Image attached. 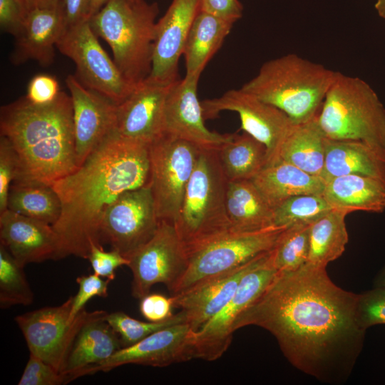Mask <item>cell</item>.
<instances>
[{"instance_id": "6da1fadb", "label": "cell", "mask_w": 385, "mask_h": 385, "mask_svg": "<svg viewBox=\"0 0 385 385\" xmlns=\"http://www.w3.org/2000/svg\"><path fill=\"white\" fill-rule=\"evenodd\" d=\"M357 297L336 285L326 267L307 262L294 271H277L233 330L249 325L266 329L295 368L321 382L341 384L365 339L356 318Z\"/></svg>"}, {"instance_id": "7a4b0ae2", "label": "cell", "mask_w": 385, "mask_h": 385, "mask_svg": "<svg viewBox=\"0 0 385 385\" xmlns=\"http://www.w3.org/2000/svg\"><path fill=\"white\" fill-rule=\"evenodd\" d=\"M149 181V145L109 133L80 166L52 185L61 202L52 225L59 240L57 260L88 259L93 245L101 246V223L108 207Z\"/></svg>"}, {"instance_id": "3957f363", "label": "cell", "mask_w": 385, "mask_h": 385, "mask_svg": "<svg viewBox=\"0 0 385 385\" xmlns=\"http://www.w3.org/2000/svg\"><path fill=\"white\" fill-rule=\"evenodd\" d=\"M0 131L18 158L13 183L52 186L78 168L72 101L63 91L45 105L24 97L1 106Z\"/></svg>"}, {"instance_id": "277c9868", "label": "cell", "mask_w": 385, "mask_h": 385, "mask_svg": "<svg viewBox=\"0 0 385 385\" xmlns=\"http://www.w3.org/2000/svg\"><path fill=\"white\" fill-rule=\"evenodd\" d=\"M334 74L322 64L289 53L263 63L240 88L301 123L318 114Z\"/></svg>"}, {"instance_id": "5b68a950", "label": "cell", "mask_w": 385, "mask_h": 385, "mask_svg": "<svg viewBox=\"0 0 385 385\" xmlns=\"http://www.w3.org/2000/svg\"><path fill=\"white\" fill-rule=\"evenodd\" d=\"M158 13L156 2L107 0L89 20L96 35L111 47L116 66L134 84L150 74Z\"/></svg>"}, {"instance_id": "8992f818", "label": "cell", "mask_w": 385, "mask_h": 385, "mask_svg": "<svg viewBox=\"0 0 385 385\" xmlns=\"http://www.w3.org/2000/svg\"><path fill=\"white\" fill-rule=\"evenodd\" d=\"M317 118L326 138L362 142L385 158V108L361 78L335 71Z\"/></svg>"}, {"instance_id": "52a82bcc", "label": "cell", "mask_w": 385, "mask_h": 385, "mask_svg": "<svg viewBox=\"0 0 385 385\" xmlns=\"http://www.w3.org/2000/svg\"><path fill=\"white\" fill-rule=\"evenodd\" d=\"M228 182L217 150L200 149L173 223L188 257L230 231L225 204Z\"/></svg>"}, {"instance_id": "ba28073f", "label": "cell", "mask_w": 385, "mask_h": 385, "mask_svg": "<svg viewBox=\"0 0 385 385\" xmlns=\"http://www.w3.org/2000/svg\"><path fill=\"white\" fill-rule=\"evenodd\" d=\"M286 227L238 232L229 231L189 255L187 268L169 290L171 295L235 270L272 251Z\"/></svg>"}, {"instance_id": "9c48e42d", "label": "cell", "mask_w": 385, "mask_h": 385, "mask_svg": "<svg viewBox=\"0 0 385 385\" xmlns=\"http://www.w3.org/2000/svg\"><path fill=\"white\" fill-rule=\"evenodd\" d=\"M97 37L89 21H85L65 29L56 48L74 62L76 76L85 87L119 104L136 84L124 76Z\"/></svg>"}, {"instance_id": "30bf717a", "label": "cell", "mask_w": 385, "mask_h": 385, "mask_svg": "<svg viewBox=\"0 0 385 385\" xmlns=\"http://www.w3.org/2000/svg\"><path fill=\"white\" fill-rule=\"evenodd\" d=\"M200 150L165 134L149 145V185L160 221H175Z\"/></svg>"}, {"instance_id": "8fae6325", "label": "cell", "mask_w": 385, "mask_h": 385, "mask_svg": "<svg viewBox=\"0 0 385 385\" xmlns=\"http://www.w3.org/2000/svg\"><path fill=\"white\" fill-rule=\"evenodd\" d=\"M277 272L272 250L257 260L243 275L226 305L194 332L195 359L215 361L222 356L232 342L237 318L264 292Z\"/></svg>"}, {"instance_id": "7c38bea8", "label": "cell", "mask_w": 385, "mask_h": 385, "mask_svg": "<svg viewBox=\"0 0 385 385\" xmlns=\"http://www.w3.org/2000/svg\"><path fill=\"white\" fill-rule=\"evenodd\" d=\"M73 296L62 304L42 307L14 318L29 351L61 372L73 343L82 326L93 315L82 309L70 317Z\"/></svg>"}, {"instance_id": "4fadbf2b", "label": "cell", "mask_w": 385, "mask_h": 385, "mask_svg": "<svg viewBox=\"0 0 385 385\" xmlns=\"http://www.w3.org/2000/svg\"><path fill=\"white\" fill-rule=\"evenodd\" d=\"M160 222L149 184L128 190L104 212L101 241L128 259L153 237Z\"/></svg>"}, {"instance_id": "5bb4252c", "label": "cell", "mask_w": 385, "mask_h": 385, "mask_svg": "<svg viewBox=\"0 0 385 385\" xmlns=\"http://www.w3.org/2000/svg\"><path fill=\"white\" fill-rule=\"evenodd\" d=\"M188 259L174 224L160 221L153 237L128 258L133 296L141 299L157 283L170 290L185 271Z\"/></svg>"}, {"instance_id": "9a60e30c", "label": "cell", "mask_w": 385, "mask_h": 385, "mask_svg": "<svg viewBox=\"0 0 385 385\" xmlns=\"http://www.w3.org/2000/svg\"><path fill=\"white\" fill-rule=\"evenodd\" d=\"M205 119L215 118L223 111L239 114L240 128L264 144L267 163L274 161L284 140L295 124L282 111L241 88L201 101Z\"/></svg>"}, {"instance_id": "2e32d148", "label": "cell", "mask_w": 385, "mask_h": 385, "mask_svg": "<svg viewBox=\"0 0 385 385\" xmlns=\"http://www.w3.org/2000/svg\"><path fill=\"white\" fill-rule=\"evenodd\" d=\"M199 78L185 75L172 85L165 105L164 135L188 141L200 149L218 150L233 134H220L205 126L197 96Z\"/></svg>"}, {"instance_id": "e0dca14e", "label": "cell", "mask_w": 385, "mask_h": 385, "mask_svg": "<svg viewBox=\"0 0 385 385\" xmlns=\"http://www.w3.org/2000/svg\"><path fill=\"white\" fill-rule=\"evenodd\" d=\"M173 83L161 84L147 78L137 83L131 93L116 104L114 130L148 145L162 137L165 101Z\"/></svg>"}, {"instance_id": "ac0fdd59", "label": "cell", "mask_w": 385, "mask_h": 385, "mask_svg": "<svg viewBox=\"0 0 385 385\" xmlns=\"http://www.w3.org/2000/svg\"><path fill=\"white\" fill-rule=\"evenodd\" d=\"M201 0H173L157 21L151 70L146 78L161 84L178 78V61L192 23L200 11Z\"/></svg>"}, {"instance_id": "d6986e66", "label": "cell", "mask_w": 385, "mask_h": 385, "mask_svg": "<svg viewBox=\"0 0 385 385\" xmlns=\"http://www.w3.org/2000/svg\"><path fill=\"white\" fill-rule=\"evenodd\" d=\"M194 332L186 322L161 329L135 344L120 349L95 367L92 374L130 364L163 367L193 359Z\"/></svg>"}, {"instance_id": "ffe728a7", "label": "cell", "mask_w": 385, "mask_h": 385, "mask_svg": "<svg viewBox=\"0 0 385 385\" xmlns=\"http://www.w3.org/2000/svg\"><path fill=\"white\" fill-rule=\"evenodd\" d=\"M66 83L73 105L78 167L97 145L115 130L116 104L85 87L76 76L68 75Z\"/></svg>"}, {"instance_id": "44dd1931", "label": "cell", "mask_w": 385, "mask_h": 385, "mask_svg": "<svg viewBox=\"0 0 385 385\" xmlns=\"http://www.w3.org/2000/svg\"><path fill=\"white\" fill-rule=\"evenodd\" d=\"M0 240L24 267L57 260L59 240L52 225L9 209L0 213Z\"/></svg>"}, {"instance_id": "7402d4cb", "label": "cell", "mask_w": 385, "mask_h": 385, "mask_svg": "<svg viewBox=\"0 0 385 385\" xmlns=\"http://www.w3.org/2000/svg\"><path fill=\"white\" fill-rule=\"evenodd\" d=\"M261 256L235 270L171 295L174 307L180 309L185 316L186 323L193 331L199 330L226 305L243 275Z\"/></svg>"}, {"instance_id": "603a6c76", "label": "cell", "mask_w": 385, "mask_h": 385, "mask_svg": "<svg viewBox=\"0 0 385 385\" xmlns=\"http://www.w3.org/2000/svg\"><path fill=\"white\" fill-rule=\"evenodd\" d=\"M107 313L94 311L79 330L61 371L66 384L92 374L95 367L122 348L119 336L106 320Z\"/></svg>"}, {"instance_id": "cb8c5ba5", "label": "cell", "mask_w": 385, "mask_h": 385, "mask_svg": "<svg viewBox=\"0 0 385 385\" xmlns=\"http://www.w3.org/2000/svg\"><path fill=\"white\" fill-rule=\"evenodd\" d=\"M65 30L60 4L29 11L22 30L15 37L11 61L18 65L34 60L43 66L51 64L55 46Z\"/></svg>"}, {"instance_id": "d4e9b609", "label": "cell", "mask_w": 385, "mask_h": 385, "mask_svg": "<svg viewBox=\"0 0 385 385\" xmlns=\"http://www.w3.org/2000/svg\"><path fill=\"white\" fill-rule=\"evenodd\" d=\"M322 195L332 209L346 215L385 210V180L378 178L361 175L332 178L325 180Z\"/></svg>"}, {"instance_id": "484cf974", "label": "cell", "mask_w": 385, "mask_h": 385, "mask_svg": "<svg viewBox=\"0 0 385 385\" xmlns=\"http://www.w3.org/2000/svg\"><path fill=\"white\" fill-rule=\"evenodd\" d=\"M272 207L299 195H322L325 180L282 160L267 164L251 180Z\"/></svg>"}, {"instance_id": "4316f807", "label": "cell", "mask_w": 385, "mask_h": 385, "mask_svg": "<svg viewBox=\"0 0 385 385\" xmlns=\"http://www.w3.org/2000/svg\"><path fill=\"white\" fill-rule=\"evenodd\" d=\"M361 175L385 180V158L366 144L326 138L322 178Z\"/></svg>"}, {"instance_id": "83f0119b", "label": "cell", "mask_w": 385, "mask_h": 385, "mask_svg": "<svg viewBox=\"0 0 385 385\" xmlns=\"http://www.w3.org/2000/svg\"><path fill=\"white\" fill-rule=\"evenodd\" d=\"M225 204L231 231L254 232L275 226L273 208L251 180L229 181Z\"/></svg>"}, {"instance_id": "f1b7e54d", "label": "cell", "mask_w": 385, "mask_h": 385, "mask_svg": "<svg viewBox=\"0 0 385 385\" xmlns=\"http://www.w3.org/2000/svg\"><path fill=\"white\" fill-rule=\"evenodd\" d=\"M317 116L294 125L282 143L274 161L282 160L309 174L322 176L326 138Z\"/></svg>"}, {"instance_id": "f546056e", "label": "cell", "mask_w": 385, "mask_h": 385, "mask_svg": "<svg viewBox=\"0 0 385 385\" xmlns=\"http://www.w3.org/2000/svg\"><path fill=\"white\" fill-rule=\"evenodd\" d=\"M234 23L200 11L188 36L183 55L185 75L200 76L207 63L221 47Z\"/></svg>"}, {"instance_id": "4dcf8cb0", "label": "cell", "mask_w": 385, "mask_h": 385, "mask_svg": "<svg viewBox=\"0 0 385 385\" xmlns=\"http://www.w3.org/2000/svg\"><path fill=\"white\" fill-rule=\"evenodd\" d=\"M217 153L228 181L252 180L267 163L265 145L245 132L233 134Z\"/></svg>"}, {"instance_id": "1f68e13d", "label": "cell", "mask_w": 385, "mask_h": 385, "mask_svg": "<svg viewBox=\"0 0 385 385\" xmlns=\"http://www.w3.org/2000/svg\"><path fill=\"white\" fill-rule=\"evenodd\" d=\"M346 216L332 209L310 225L308 263L326 267L343 254L349 241Z\"/></svg>"}, {"instance_id": "d6a6232c", "label": "cell", "mask_w": 385, "mask_h": 385, "mask_svg": "<svg viewBox=\"0 0 385 385\" xmlns=\"http://www.w3.org/2000/svg\"><path fill=\"white\" fill-rule=\"evenodd\" d=\"M7 209L53 225L60 217L61 202L51 185L13 183L9 192Z\"/></svg>"}, {"instance_id": "836d02e7", "label": "cell", "mask_w": 385, "mask_h": 385, "mask_svg": "<svg viewBox=\"0 0 385 385\" xmlns=\"http://www.w3.org/2000/svg\"><path fill=\"white\" fill-rule=\"evenodd\" d=\"M311 225L285 228L272 250L273 265L278 272L294 271L308 261Z\"/></svg>"}, {"instance_id": "e575fe53", "label": "cell", "mask_w": 385, "mask_h": 385, "mask_svg": "<svg viewBox=\"0 0 385 385\" xmlns=\"http://www.w3.org/2000/svg\"><path fill=\"white\" fill-rule=\"evenodd\" d=\"M332 208L322 195L306 194L291 197L273 208L275 226L312 225Z\"/></svg>"}, {"instance_id": "d590c367", "label": "cell", "mask_w": 385, "mask_h": 385, "mask_svg": "<svg viewBox=\"0 0 385 385\" xmlns=\"http://www.w3.org/2000/svg\"><path fill=\"white\" fill-rule=\"evenodd\" d=\"M34 301V293L21 266L6 249L0 245V307L9 308L14 305H29Z\"/></svg>"}, {"instance_id": "8d00e7d4", "label": "cell", "mask_w": 385, "mask_h": 385, "mask_svg": "<svg viewBox=\"0 0 385 385\" xmlns=\"http://www.w3.org/2000/svg\"><path fill=\"white\" fill-rule=\"evenodd\" d=\"M106 320L119 336L122 348L135 344L161 329L186 322L185 316L181 311L167 320L158 322H143L130 317L123 312L107 313Z\"/></svg>"}, {"instance_id": "74e56055", "label": "cell", "mask_w": 385, "mask_h": 385, "mask_svg": "<svg viewBox=\"0 0 385 385\" xmlns=\"http://www.w3.org/2000/svg\"><path fill=\"white\" fill-rule=\"evenodd\" d=\"M356 318L364 330L377 324H385V289H373L358 294Z\"/></svg>"}, {"instance_id": "f35d334b", "label": "cell", "mask_w": 385, "mask_h": 385, "mask_svg": "<svg viewBox=\"0 0 385 385\" xmlns=\"http://www.w3.org/2000/svg\"><path fill=\"white\" fill-rule=\"evenodd\" d=\"M19 385L66 384L64 376L53 366L30 353Z\"/></svg>"}, {"instance_id": "ab89813d", "label": "cell", "mask_w": 385, "mask_h": 385, "mask_svg": "<svg viewBox=\"0 0 385 385\" xmlns=\"http://www.w3.org/2000/svg\"><path fill=\"white\" fill-rule=\"evenodd\" d=\"M19 161L10 142L0 137V213L7 210V199L11 183L18 173Z\"/></svg>"}, {"instance_id": "60d3db41", "label": "cell", "mask_w": 385, "mask_h": 385, "mask_svg": "<svg viewBox=\"0 0 385 385\" xmlns=\"http://www.w3.org/2000/svg\"><path fill=\"white\" fill-rule=\"evenodd\" d=\"M110 282L111 280L108 279H103L101 277L95 273L77 277L76 282L78 284L79 288L77 294L73 296L71 319L73 320L91 298L94 297H107Z\"/></svg>"}, {"instance_id": "b9f144b4", "label": "cell", "mask_w": 385, "mask_h": 385, "mask_svg": "<svg viewBox=\"0 0 385 385\" xmlns=\"http://www.w3.org/2000/svg\"><path fill=\"white\" fill-rule=\"evenodd\" d=\"M87 260H89L95 274L111 281L115 277L116 269L129 264V260L118 251L112 249L106 252L102 246L98 245L91 247Z\"/></svg>"}, {"instance_id": "7bdbcfd3", "label": "cell", "mask_w": 385, "mask_h": 385, "mask_svg": "<svg viewBox=\"0 0 385 385\" xmlns=\"http://www.w3.org/2000/svg\"><path fill=\"white\" fill-rule=\"evenodd\" d=\"M29 11L24 0H0L1 31L16 37L22 30Z\"/></svg>"}, {"instance_id": "ee69618b", "label": "cell", "mask_w": 385, "mask_h": 385, "mask_svg": "<svg viewBox=\"0 0 385 385\" xmlns=\"http://www.w3.org/2000/svg\"><path fill=\"white\" fill-rule=\"evenodd\" d=\"M60 92L59 84L55 77L40 74L29 82L25 97L31 103L45 105L53 102Z\"/></svg>"}, {"instance_id": "f6af8a7d", "label": "cell", "mask_w": 385, "mask_h": 385, "mask_svg": "<svg viewBox=\"0 0 385 385\" xmlns=\"http://www.w3.org/2000/svg\"><path fill=\"white\" fill-rule=\"evenodd\" d=\"M140 312L149 322H158L167 320L173 314L172 297L160 294H148L140 299Z\"/></svg>"}, {"instance_id": "bcb514c9", "label": "cell", "mask_w": 385, "mask_h": 385, "mask_svg": "<svg viewBox=\"0 0 385 385\" xmlns=\"http://www.w3.org/2000/svg\"><path fill=\"white\" fill-rule=\"evenodd\" d=\"M200 11L235 23L242 16L243 6L239 0H201Z\"/></svg>"}, {"instance_id": "7dc6e473", "label": "cell", "mask_w": 385, "mask_h": 385, "mask_svg": "<svg viewBox=\"0 0 385 385\" xmlns=\"http://www.w3.org/2000/svg\"><path fill=\"white\" fill-rule=\"evenodd\" d=\"M93 0H60L65 29L74 26L91 18Z\"/></svg>"}, {"instance_id": "c3c4849f", "label": "cell", "mask_w": 385, "mask_h": 385, "mask_svg": "<svg viewBox=\"0 0 385 385\" xmlns=\"http://www.w3.org/2000/svg\"><path fill=\"white\" fill-rule=\"evenodd\" d=\"M29 11L35 9L47 8L56 6L60 0H24Z\"/></svg>"}, {"instance_id": "681fc988", "label": "cell", "mask_w": 385, "mask_h": 385, "mask_svg": "<svg viewBox=\"0 0 385 385\" xmlns=\"http://www.w3.org/2000/svg\"><path fill=\"white\" fill-rule=\"evenodd\" d=\"M374 287L385 289V266L376 274L374 279Z\"/></svg>"}, {"instance_id": "f907efd6", "label": "cell", "mask_w": 385, "mask_h": 385, "mask_svg": "<svg viewBox=\"0 0 385 385\" xmlns=\"http://www.w3.org/2000/svg\"><path fill=\"white\" fill-rule=\"evenodd\" d=\"M374 6L378 14L385 19V0H376Z\"/></svg>"}, {"instance_id": "816d5d0a", "label": "cell", "mask_w": 385, "mask_h": 385, "mask_svg": "<svg viewBox=\"0 0 385 385\" xmlns=\"http://www.w3.org/2000/svg\"><path fill=\"white\" fill-rule=\"evenodd\" d=\"M107 0H93L91 8V17L98 12Z\"/></svg>"}]
</instances>
